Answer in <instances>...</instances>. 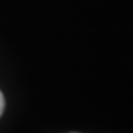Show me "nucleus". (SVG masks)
<instances>
[{
  "instance_id": "obj_1",
  "label": "nucleus",
  "mask_w": 133,
  "mask_h": 133,
  "mask_svg": "<svg viewBox=\"0 0 133 133\" xmlns=\"http://www.w3.org/2000/svg\"><path fill=\"white\" fill-rule=\"evenodd\" d=\"M4 106H5V101H4V96H3L2 91H0V116H2L3 111H4Z\"/></svg>"
}]
</instances>
